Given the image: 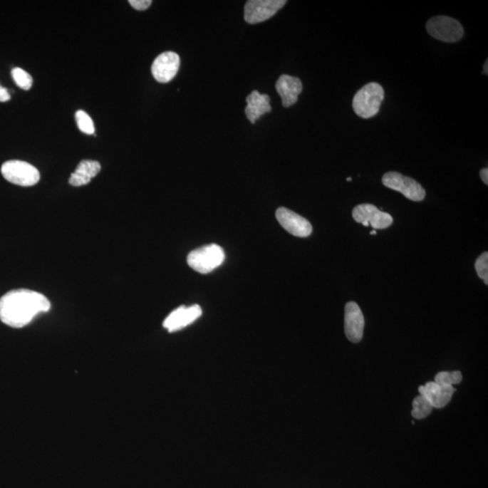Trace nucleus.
<instances>
[{
    "label": "nucleus",
    "instance_id": "nucleus-1",
    "mask_svg": "<svg viewBox=\"0 0 488 488\" xmlns=\"http://www.w3.org/2000/svg\"><path fill=\"white\" fill-rule=\"evenodd\" d=\"M51 308V303L42 293L19 289L6 293L0 298V321L13 328H22Z\"/></svg>",
    "mask_w": 488,
    "mask_h": 488
},
{
    "label": "nucleus",
    "instance_id": "nucleus-2",
    "mask_svg": "<svg viewBox=\"0 0 488 488\" xmlns=\"http://www.w3.org/2000/svg\"><path fill=\"white\" fill-rule=\"evenodd\" d=\"M385 99V90L377 83L365 84L355 93L353 99V109L356 115L363 119H371L379 113Z\"/></svg>",
    "mask_w": 488,
    "mask_h": 488
},
{
    "label": "nucleus",
    "instance_id": "nucleus-3",
    "mask_svg": "<svg viewBox=\"0 0 488 488\" xmlns=\"http://www.w3.org/2000/svg\"><path fill=\"white\" fill-rule=\"evenodd\" d=\"M224 259V249L213 244L192 251L187 256V264L194 271L207 274L220 267Z\"/></svg>",
    "mask_w": 488,
    "mask_h": 488
},
{
    "label": "nucleus",
    "instance_id": "nucleus-4",
    "mask_svg": "<svg viewBox=\"0 0 488 488\" xmlns=\"http://www.w3.org/2000/svg\"><path fill=\"white\" fill-rule=\"evenodd\" d=\"M1 174L6 180L20 187L35 186L40 180L38 168L21 160L6 161L2 165Z\"/></svg>",
    "mask_w": 488,
    "mask_h": 488
},
{
    "label": "nucleus",
    "instance_id": "nucleus-5",
    "mask_svg": "<svg viewBox=\"0 0 488 488\" xmlns=\"http://www.w3.org/2000/svg\"><path fill=\"white\" fill-rule=\"evenodd\" d=\"M426 28L432 38L445 43H456L464 36L462 25L457 20L446 16L430 19Z\"/></svg>",
    "mask_w": 488,
    "mask_h": 488
},
{
    "label": "nucleus",
    "instance_id": "nucleus-6",
    "mask_svg": "<svg viewBox=\"0 0 488 488\" xmlns=\"http://www.w3.org/2000/svg\"><path fill=\"white\" fill-rule=\"evenodd\" d=\"M383 186L402 193L409 200L420 202L425 198L426 191L412 178L397 172H388L382 178Z\"/></svg>",
    "mask_w": 488,
    "mask_h": 488
},
{
    "label": "nucleus",
    "instance_id": "nucleus-7",
    "mask_svg": "<svg viewBox=\"0 0 488 488\" xmlns=\"http://www.w3.org/2000/svg\"><path fill=\"white\" fill-rule=\"evenodd\" d=\"M286 0H250L244 6V19L249 24L266 21L284 8Z\"/></svg>",
    "mask_w": 488,
    "mask_h": 488
},
{
    "label": "nucleus",
    "instance_id": "nucleus-8",
    "mask_svg": "<svg viewBox=\"0 0 488 488\" xmlns=\"http://www.w3.org/2000/svg\"><path fill=\"white\" fill-rule=\"evenodd\" d=\"M353 218L356 223L362 224L365 227H371L373 229H386L393 223V219L390 214L379 210L375 205L371 204H359L353 208Z\"/></svg>",
    "mask_w": 488,
    "mask_h": 488
},
{
    "label": "nucleus",
    "instance_id": "nucleus-9",
    "mask_svg": "<svg viewBox=\"0 0 488 488\" xmlns=\"http://www.w3.org/2000/svg\"><path fill=\"white\" fill-rule=\"evenodd\" d=\"M276 218L289 234L297 237H308L312 234V225L307 219L285 207L276 211Z\"/></svg>",
    "mask_w": 488,
    "mask_h": 488
},
{
    "label": "nucleus",
    "instance_id": "nucleus-10",
    "mask_svg": "<svg viewBox=\"0 0 488 488\" xmlns=\"http://www.w3.org/2000/svg\"><path fill=\"white\" fill-rule=\"evenodd\" d=\"M180 67V57L174 52L161 53L155 59L151 72L158 83H170L177 76Z\"/></svg>",
    "mask_w": 488,
    "mask_h": 488
},
{
    "label": "nucleus",
    "instance_id": "nucleus-11",
    "mask_svg": "<svg viewBox=\"0 0 488 488\" xmlns=\"http://www.w3.org/2000/svg\"><path fill=\"white\" fill-rule=\"evenodd\" d=\"M201 316L202 308L200 306L194 305L191 307L182 306L167 316V318L165 319L163 326L167 329L168 332H176L190 326L197 318H199Z\"/></svg>",
    "mask_w": 488,
    "mask_h": 488
},
{
    "label": "nucleus",
    "instance_id": "nucleus-12",
    "mask_svg": "<svg viewBox=\"0 0 488 488\" xmlns=\"http://www.w3.org/2000/svg\"><path fill=\"white\" fill-rule=\"evenodd\" d=\"M365 328V318L361 308L355 302H348L345 309V332L346 338L353 343L361 341Z\"/></svg>",
    "mask_w": 488,
    "mask_h": 488
},
{
    "label": "nucleus",
    "instance_id": "nucleus-13",
    "mask_svg": "<svg viewBox=\"0 0 488 488\" xmlns=\"http://www.w3.org/2000/svg\"><path fill=\"white\" fill-rule=\"evenodd\" d=\"M420 395L429 400L433 408H443L449 405L455 389L453 386L440 385L435 382L427 383L419 388Z\"/></svg>",
    "mask_w": 488,
    "mask_h": 488
},
{
    "label": "nucleus",
    "instance_id": "nucleus-14",
    "mask_svg": "<svg viewBox=\"0 0 488 488\" xmlns=\"http://www.w3.org/2000/svg\"><path fill=\"white\" fill-rule=\"evenodd\" d=\"M276 90L281 96L282 105L289 108L298 102V95L302 93L303 85L298 77L284 75L276 83Z\"/></svg>",
    "mask_w": 488,
    "mask_h": 488
},
{
    "label": "nucleus",
    "instance_id": "nucleus-15",
    "mask_svg": "<svg viewBox=\"0 0 488 488\" xmlns=\"http://www.w3.org/2000/svg\"><path fill=\"white\" fill-rule=\"evenodd\" d=\"M270 100V96L267 94H261L258 90H254L250 95L247 96L245 114L251 123L254 124L256 120L260 119L265 113L271 112Z\"/></svg>",
    "mask_w": 488,
    "mask_h": 488
},
{
    "label": "nucleus",
    "instance_id": "nucleus-16",
    "mask_svg": "<svg viewBox=\"0 0 488 488\" xmlns=\"http://www.w3.org/2000/svg\"><path fill=\"white\" fill-rule=\"evenodd\" d=\"M100 164L98 161L83 160L76 167L75 172L71 175L69 183L73 187H83L89 184L100 171Z\"/></svg>",
    "mask_w": 488,
    "mask_h": 488
},
{
    "label": "nucleus",
    "instance_id": "nucleus-17",
    "mask_svg": "<svg viewBox=\"0 0 488 488\" xmlns=\"http://www.w3.org/2000/svg\"><path fill=\"white\" fill-rule=\"evenodd\" d=\"M413 409L412 415L414 419L422 420L428 417L432 413L433 407L428 400L422 395L416 397L412 403Z\"/></svg>",
    "mask_w": 488,
    "mask_h": 488
},
{
    "label": "nucleus",
    "instance_id": "nucleus-18",
    "mask_svg": "<svg viewBox=\"0 0 488 488\" xmlns=\"http://www.w3.org/2000/svg\"><path fill=\"white\" fill-rule=\"evenodd\" d=\"M76 119L77 125L82 133L87 134V135H92L95 131L93 121L88 114L83 110H78L76 114Z\"/></svg>",
    "mask_w": 488,
    "mask_h": 488
},
{
    "label": "nucleus",
    "instance_id": "nucleus-19",
    "mask_svg": "<svg viewBox=\"0 0 488 488\" xmlns=\"http://www.w3.org/2000/svg\"><path fill=\"white\" fill-rule=\"evenodd\" d=\"M11 75L16 85L25 90H28L32 87L33 78L28 72L21 68H14L12 70Z\"/></svg>",
    "mask_w": 488,
    "mask_h": 488
},
{
    "label": "nucleus",
    "instance_id": "nucleus-20",
    "mask_svg": "<svg viewBox=\"0 0 488 488\" xmlns=\"http://www.w3.org/2000/svg\"><path fill=\"white\" fill-rule=\"evenodd\" d=\"M462 373L460 371L440 372L435 377V383L440 385L453 386L462 381Z\"/></svg>",
    "mask_w": 488,
    "mask_h": 488
},
{
    "label": "nucleus",
    "instance_id": "nucleus-21",
    "mask_svg": "<svg viewBox=\"0 0 488 488\" xmlns=\"http://www.w3.org/2000/svg\"><path fill=\"white\" fill-rule=\"evenodd\" d=\"M477 274L479 276L481 279H483L486 285L488 284V254L487 252H484L481 254L476 261Z\"/></svg>",
    "mask_w": 488,
    "mask_h": 488
},
{
    "label": "nucleus",
    "instance_id": "nucleus-22",
    "mask_svg": "<svg viewBox=\"0 0 488 488\" xmlns=\"http://www.w3.org/2000/svg\"><path fill=\"white\" fill-rule=\"evenodd\" d=\"M129 3L133 8L140 10V11L149 9L152 4L151 0H130Z\"/></svg>",
    "mask_w": 488,
    "mask_h": 488
},
{
    "label": "nucleus",
    "instance_id": "nucleus-23",
    "mask_svg": "<svg viewBox=\"0 0 488 488\" xmlns=\"http://www.w3.org/2000/svg\"><path fill=\"white\" fill-rule=\"evenodd\" d=\"M10 100V94L8 89L0 86V103H6Z\"/></svg>",
    "mask_w": 488,
    "mask_h": 488
},
{
    "label": "nucleus",
    "instance_id": "nucleus-24",
    "mask_svg": "<svg viewBox=\"0 0 488 488\" xmlns=\"http://www.w3.org/2000/svg\"><path fill=\"white\" fill-rule=\"evenodd\" d=\"M480 177H481V180H482L484 183L486 185H488V170L487 167L483 168V170H481Z\"/></svg>",
    "mask_w": 488,
    "mask_h": 488
},
{
    "label": "nucleus",
    "instance_id": "nucleus-25",
    "mask_svg": "<svg viewBox=\"0 0 488 488\" xmlns=\"http://www.w3.org/2000/svg\"><path fill=\"white\" fill-rule=\"evenodd\" d=\"M488 66V61L487 60V62L484 63V66L483 73H484V75H487V73H488V70H487L488 66Z\"/></svg>",
    "mask_w": 488,
    "mask_h": 488
},
{
    "label": "nucleus",
    "instance_id": "nucleus-26",
    "mask_svg": "<svg viewBox=\"0 0 488 488\" xmlns=\"http://www.w3.org/2000/svg\"><path fill=\"white\" fill-rule=\"evenodd\" d=\"M371 234H372V235H375V234H376V231H375H375H372V232H371Z\"/></svg>",
    "mask_w": 488,
    "mask_h": 488
},
{
    "label": "nucleus",
    "instance_id": "nucleus-27",
    "mask_svg": "<svg viewBox=\"0 0 488 488\" xmlns=\"http://www.w3.org/2000/svg\"><path fill=\"white\" fill-rule=\"evenodd\" d=\"M346 181H348V182L352 181V178H351V177H348V178H346Z\"/></svg>",
    "mask_w": 488,
    "mask_h": 488
},
{
    "label": "nucleus",
    "instance_id": "nucleus-28",
    "mask_svg": "<svg viewBox=\"0 0 488 488\" xmlns=\"http://www.w3.org/2000/svg\"><path fill=\"white\" fill-rule=\"evenodd\" d=\"M0 86H1V85H0Z\"/></svg>",
    "mask_w": 488,
    "mask_h": 488
}]
</instances>
